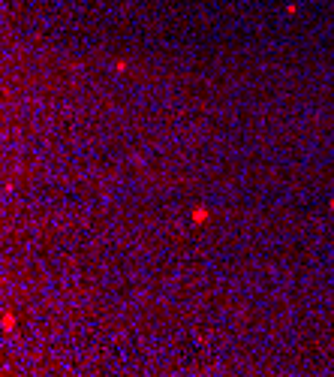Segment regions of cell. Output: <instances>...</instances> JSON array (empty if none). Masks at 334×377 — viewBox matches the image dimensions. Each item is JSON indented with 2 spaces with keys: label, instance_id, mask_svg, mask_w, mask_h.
I'll return each instance as SVG.
<instances>
[{
  "label": "cell",
  "instance_id": "obj_2",
  "mask_svg": "<svg viewBox=\"0 0 334 377\" xmlns=\"http://www.w3.org/2000/svg\"><path fill=\"white\" fill-rule=\"evenodd\" d=\"M12 326H15L12 314H3V332H12Z\"/></svg>",
  "mask_w": 334,
  "mask_h": 377
},
{
  "label": "cell",
  "instance_id": "obj_3",
  "mask_svg": "<svg viewBox=\"0 0 334 377\" xmlns=\"http://www.w3.org/2000/svg\"><path fill=\"white\" fill-rule=\"evenodd\" d=\"M115 72H127V61H115Z\"/></svg>",
  "mask_w": 334,
  "mask_h": 377
},
{
  "label": "cell",
  "instance_id": "obj_1",
  "mask_svg": "<svg viewBox=\"0 0 334 377\" xmlns=\"http://www.w3.org/2000/svg\"><path fill=\"white\" fill-rule=\"evenodd\" d=\"M190 220H193L196 226H199V223H208V220H211V208H205V205L193 208V211H190Z\"/></svg>",
  "mask_w": 334,
  "mask_h": 377
},
{
  "label": "cell",
  "instance_id": "obj_4",
  "mask_svg": "<svg viewBox=\"0 0 334 377\" xmlns=\"http://www.w3.org/2000/svg\"><path fill=\"white\" fill-rule=\"evenodd\" d=\"M331 211H334V196H331Z\"/></svg>",
  "mask_w": 334,
  "mask_h": 377
}]
</instances>
